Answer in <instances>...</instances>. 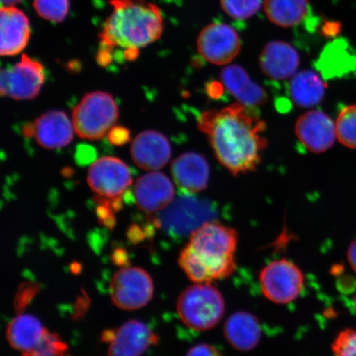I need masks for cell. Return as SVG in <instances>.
<instances>
[{
	"label": "cell",
	"instance_id": "obj_34",
	"mask_svg": "<svg viewBox=\"0 0 356 356\" xmlns=\"http://www.w3.org/2000/svg\"><path fill=\"white\" fill-rule=\"evenodd\" d=\"M22 0H1V7H12L19 3Z\"/></svg>",
	"mask_w": 356,
	"mask_h": 356
},
{
	"label": "cell",
	"instance_id": "obj_13",
	"mask_svg": "<svg viewBox=\"0 0 356 356\" xmlns=\"http://www.w3.org/2000/svg\"><path fill=\"white\" fill-rule=\"evenodd\" d=\"M298 140L315 154L326 152L335 142L336 124L321 111H310L300 115L296 122Z\"/></svg>",
	"mask_w": 356,
	"mask_h": 356
},
{
	"label": "cell",
	"instance_id": "obj_30",
	"mask_svg": "<svg viewBox=\"0 0 356 356\" xmlns=\"http://www.w3.org/2000/svg\"><path fill=\"white\" fill-rule=\"evenodd\" d=\"M38 291L39 286L37 284L26 283L22 284L15 300V309L17 313L22 314L24 312L26 305L33 300Z\"/></svg>",
	"mask_w": 356,
	"mask_h": 356
},
{
	"label": "cell",
	"instance_id": "obj_25",
	"mask_svg": "<svg viewBox=\"0 0 356 356\" xmlns=\"http://www.w3.org/2000/svg\"><path fill=\"white\" fill-rule=\"evenodd\" d=\"M338 140L350 149H356V105L346 106L337 119Z\"/></svg>",
	"mask_w": 356,
	"mask_h": 356
},
{
	"label": "cell",
	"instance_id": "obj_22",
	"mask_svg": "<svg viewBox=\"0 0 356 356\" xmlns=\"http://www.w3.org/2000/svg\"><path fill=\"white\" fill-rule=\"evenodd\" d=\"M224 333L226 340L235 350L249 351L259 343L261 328L254 315L238 311L226 320Z\"/></svg>",
	"mask_w": 356,
	"mask_h": 356
},
{
	"label": "cell",
	"instance_id": "obj_11",
	"mask_svg": "<svg viewBox=\"0 0 356 356\" xmlns=\"http://www.w3.org/2000/svg\"><path fill=\"white\" fill-rule=\"evenodd\" d=\"M87 180L89 186L100 197L117 199L131 185L132 177L122 160L104 157L92 164Z\"/></svg>",
	"mask_w": 356,
	"mask_h": 356
},
{
	"label": "cell",
	"instance_id": "obj_31",
	"mask_svg": "<svg viewBox=\"0 0 356 356\" xmlns=\"http://www.w3.org/2000/svg\"><path fill=\"white\" fill-rule=\"evenodd\" d=\"M186 356H222V354L215 346L202 343L193 346Z\"/></svg>",
	"mask_w": 356,
	"mask_h": 356
},
{
	"label": "cell",
	"instance_id": "obj_32",
	"mask_svg": "<svg viewBox=\"0 0 356 356\" xmlns=\"http://www.w3.org/2000/svg\"><path fill=\"white\" fill-rule=\"evenodd\" d=\"M108 138L111 144L122 145L130 140V131L124 127H114L111 129Z\"/></svg>",
	"mask_w": 356,
	"mask_h": 356
},
{
	"label": "cell",
	"instance_id": "obj_17",
	"mask_svg": "<svg viewBox=\"0 0 356 356\" xmlns=\"http://www.w3.org/2000/svg\"><path fill=\"white\" fill-rule=\"evenodd\" d=\"M31 34L29 17L15 6L1 7L0 11V54H19L28 44Z\"/></svg>",
	"mask_w": 356,
	"mask_h": 356
},
{
	"label": "cell",
	"instance_id": "obj_33",
	"mask_svg": "<svg viewBox=\"0 0 356 356\" xmlns=\"http://www.w3.org/2000/svg\"><path fill=\"white\" fill-rule=\"evenodd\" d=\"M347 258H348L351 268L356 273V239L350 245L348 252H347Z\"/></svg>",
	"mask_w": 356,
	"mask_h": 356
},
{
	"label": "cell",
	"instance_id": "obj_8",
	"mask_svg": "<svg viewBox=\"0 0 356 356\" xmlns=\"http://www.w3.org/2000/svg\"><path fill=\"white\" fill-rule=\"evenodd\" d=\"M46 80L43 65L28 55L10 68L1 70L0 92L16 100L33 99Z\"/></svg>",
	"mask_w": 356,
	"mask_h": 356
},
{
	"label": "cell",
	"instance_id": "obj_4",
	"mask_svg": "<svg viewBox=\"0 0 356 356\" xmlns=\"http://www.w3.org/2000/svg\"><path fill=\"white\" fill-rule=\"evenodd\" d=\"M177 310L186 327L206 332L220 323L225 302L219 289L211 284L195 283L178 297Z\"/></svg>",
	"mask_w": 356,
	"mask_h": 356
},
{
	"label": "cell",
	"instance_id": "obj_10",
	"mask_svg": "<svg viewBox=\"0 0 356 356\" xmlns=\"http://www.w3.org/2000/svg\"><path fill=\"white\" fill-rule=\"evenodd\" d=\"M200 55L216 65L231 63L241 49L239 35L230 26L216 22L208 25L197 39Z\"/></svg>",
	"mask_w": 356,
	"mask_h": 356
},
{
	"label": "cell",
	"instance_id": "obj_18",
	"mask_svg": "<svg viewBox=\"0 0 356 356\" xmlns=\"http://www.w3.org/2000/svg\"><path fill=\"white\" fill-rule=\"evenodd\" d=\"M300 63V58L296 49L291 44L280 41L267 43L259 57L262 73L274 80L292 78Z\"/></svg>",
	"mask_w": 356,
	"mask_h": 356
},
{
	"label": "cell",
	"instance_id": "obj_23",
	"mask_svg": "<svg viewBox=\"0 0 356 356\" xmlns=\"http://www.w3.org/2000/svg\"><path fill=\"white\" fill-rule=\"evenodd\" d=\"M326 86L317 74L311 70H304L291 78L289 95L295 104L300 108H312L322 102Z\"/></svg>",
	"mask_w": 356,
	"mask_h": 356
},
{
	"label": "cell",
	"instance_id": "obj_1",
	"mask_svg": "<svg viewBox=\"0 0 356 356\" xmlns=\"http://www.w3.org/2000/svg\"><path fill=\"white\" fill-rule=\"evenodd\" d=\"M222 166L234 176L254 171L267 146L266 123L256 109L234 104L204 111L198 119Z\"/></svg>",
	"mask_w": 356,
	"mask_h": 356
},
{
	"label": "cell",
	"instance_id": "obj_21",
	"mask_svg": "<svg viewBox=\"0 0 356 356\" xmlns=\"http://www.w3.org/2000/svg\"><path fill=\"white\" fill-rule=\"evenodd\" d=\"M48 331L41 322L30 314H20L8 324L7 339L24 356H32L41 346Z\"/></svg>",
	"mask_w": 356,
	"mask_h": 356
},
{
	"label": "cell",
	"instance_id": "obj_2",
	"mask_svg": "<svg viewBox=\"0 0 356 356\" xmlns=\"http://www.w3.org/2000/svg\"><path fill=\"white\" fill-rule=\"evenodd\" d=\"M113 8L99 34L97 60L106 66L113 60L132 61L140 49L157 41L163 31L161 10L148 0H108Z\"/></svg>",
	"mask_w": 356,
	"mask_h": 356
},
{
	"label": "cell",
	"instance_id": "obj_19",
	"mask_svg": "<svg viewBox=\"0 0 356 356\" xmlns=\"http://www.w3.org/2000/svg\"><path fill=\"white\" fill-rule=\"evenodd\" d=\"M173 179L186 194L198 193L207 188L210 167L203 155L189 152L181 154L172 164Z\"/></svg>",
	"mask_w": 356,
	"mask_h": 356
},
{
	"label": "cell",
	"instance_id": "obj_16",
	"mask_svg": "<svg viewBox=\"0 0 356 356\" xmlns=\"http://www.w3.org/2000/svg\"><path fill=\"white\" fill-rule=\"evenodd\" d=\"M131 152L137 166L155 171L166 165L171 158L172 149L161 133L147 131L139 134L133 140Z\"/></svg>",
	"mask_w": 356,
	"mask_h": 356
},
{
	"label": "cell",
	"instance_id": "obj_15",
	"mask_svg": "<svg viewBox=\"0 0 356 356\" xmlns=\"http://www.w3.org/2000/svg\"><path fill=\"white\" fill-rule=\"evenodd\" d=\"M135 200L142 211L159 212L170 204L175 198V188L169 178L162 172L147 173L137 180Z\"/></svg>",
	"mask_w": 356,
	"mask_h": 356
},
{
	"label": "cell",
	"instance_id": "obj_27",
	"mask_svg": "<svg viewBox=\"0 0 356 356\" xmlns=\"http://www.w3.org/2000/svg\"><path fill=\"white\" fill-rule=\"evenodd\" d=\"M261 3V0H220L222 10L236 20L250 19L259 11Z\"/></svg>",
	"mask_w": 356,
	"mask_h": 356
},
{
	"label": "cell",
	"instance_id": "obj_29",
	"mask_svg": "<svg viewBox=\"0 0 356 356\" xmlns=\"http://www.w3.org/2000/svg\"><path fill=\"white\" fill-rule=\"evenodd\" d=\"M67 346L60 338L48 337L32 356H66Z\"/></svg>",
	"mask_w": 356,
	"mask_h": 356
},
{
	"label": "cell",
	"instance_id": "obj_26",
	"mask_svg": "<svg viewBox=\"0 0 356 356\" xmlns=\"http://www.w3.org/2000/svg\"><path fill=\"white\" fill-rule=\"evenodd\" d=\"M33 7L42 19L60 22L68 15L70 2L69 0H34Z\"/></svg>",
	"mask_w": 356,
	"mask_h": 356
},
{
	"label": "cell",
	"instance_id": "obj_12",
	"mask_svg": "<svg viewBox=\"0 0 356 356\" xmlns=\"http://www.w3.org/2000/svg\"><path fill=\"white\" fill-rule=\"evenodd\" d=\"M102 339L109 343L108 356H141L158 343V337L137 320L124 323L117 330L105 332Z\"/></svg>",
	"mask_w": 356,
	"mask_h": 356
},
{
	"label": "cell",
	"instance_id": "obj_6",
	"mask_svg": "<svg viewBox=\"0 0 356 356\" xmlns=\"http://www.w3.org/2000/svg\"><path fill=\"white\" fill-rule=\"evenodd\" d=\"M259 280L266 299L278 305H287L297 300L305 286L304 273L286 258L266 265L261 270Z\"/></svg>",
	"mask_w": 356,
	"mask_h": 356
},
{
	"label": "cell",
	"instance_id": "obj_28",
	"mask_svg": "<svg viewBox=\"0 0 356 356\" xmlns=\"http://www.w3.org/2000/svg\"><path fill=\"white\" fill-rule=\"evenodd\" d=\"M332 350L335 356H356V330L346 329L338 334Z\"/></svg>",
	"mask_w": 356,
	"mask_h": 356
},
{
	"label": "cell",
	"instance_id": "obj_7",
	"mask_svg": "<svg viewBox=\"0 0 356 356\" xmlns=\"http://www.w3.org/2000/svg\"><path fill=\"white\" fill-rule=\"evenodd\" d=\"M110 295L119 309H139L152 300L153 280L140 267H127L114 275L110 284Z\"/></svg>",
	"mask_w": 356,
	"mask_h": 356
},
{
	"label": "cell",
	"instance_id": "obj_24",
	"mask_svg": "<svg viewBox=\"0 0 356 356\" xmlns=\"http://www.w3.org/2000/svg\"><path fill=\"white\" fill-rule=\"evenodd\" d=\"M309 8V0H264L267 17L282 28L300 24L308 15Z\"/></svg>",
	"mask_w": 356,
	"mask_h": 356
},
{
	"label": "cell",
	"instance_id": "obj_20",
	"mask_svg": "<svg viewBox=\"0 0 356 356\" xmlns=\"http://www.w3.org/2000/svg\"><path fill=\"white\" fill-rule=\"evenodd\" d=\"M222 86L244 106L255 108L264 105L268 96L266 92L253 81L246 70L239 65H229L222 70Z\"/></svg>",
	"mask_w": 356,
	"mask_h": 356
},
{
	"label": "cell",
	"instance_id": "obj_3",
	"mask_svg": "<svg viewBox=\"0 0 356 356\" xmlns=\"http://www.w3.org/2000/svg\"><path fill=\"white\" fill-rule=\"evenodd\" d=\"M237 231L218 221H207L190 234L178 264L194 283L225 280L237 269Z\"/></svg>",
	"mask_w": 356,
	"mask_h": 356
},
{
	"label": "cell",
	"instance_id": "obj_14",
	"mask_svg": "<svg viewBox=\"0 0 356 356\" xmlns=\"http://www.w3.org/2000/svg\"><path fill=\"white\" fill-rule=\"evenodd\" d=\"M24 134L34 136L38 143L48 149L68 145L74 138V129L64 111H51L35 120L32 126H26Z\"/></svg>",
	"mask_w": 356,
	"mask_h": 356
},
{
	"label": "cell",
	"instance_id": "obj_9",
	"mask_svg": "<svg viewBox=\"0 0 356 356\" xmlns=\"http://www.w3.org/2000/svg\"><path fill=\"white\" fill-rule=\"evenodd\" d=\"M210 213V204L186 194L172 200L170 204L159 211L154 222L155 225L169 233L191 234L203 225L202 221Z\"/></svg>",
	"mask_w": 356,
	"mask_h": 356
},
{
	"label": "cell",
	"instance_id": "obj_35",
	"mask_svg": "<svg viewBox=\"0 0 356 356\" xmlns=\"http://www.w3.org/2000/svg\"><path fill=\"white\" fill-rule=\"evenodd\" d=\"M354 306H355V312H356V295L354 297Z\"/></svg>",
	"mask_w": 356,
	"mask_h": 356
},
{
	"label": "cell",
	"instance_id": "obj_5",
	"mask_svg": "<svg viewBox=\"0 0 356 356\" xmlns=\"http://www.w3.org/2000/svg\"><path fill=\"white\" fill-rule=\"evenodd\" d=\"M118 119V105L109 93L95 92L83 97L73 113L75 132L83 139H102Z\"/></svg>",
	"mask_w": 356,
	"mask_h": 356
}]
</instances>
